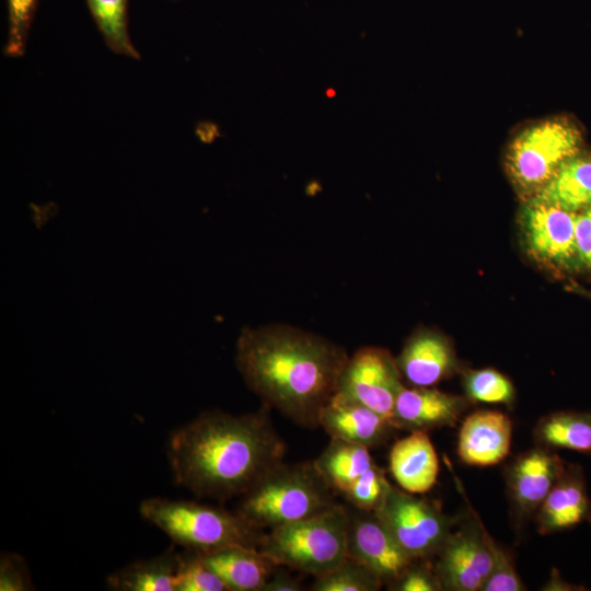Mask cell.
Masks as SVG:
<instances>
[{
    "mask_svg": "<svg viewBox=\"0 0 591 591\" xmlns=\"http://www.w3.org/2000/svg\"><path fill=\"white\" fill-rule=\"evenodd\" d=\"M391 486L384 470L374 464L343 497L356 509L374 512Z\"/></svg>",
    "mask_w": 591,
    "mask_h": 591,
    "instance_id": "28",
    "label": "cell"
},
{
    "mask_svg": "<svg viewBox=\"0 0 591 591\" xmlns=\"http://www.w3.org/2000/svg\"><path fill=\"white\" fill-rule=\"evenodd\" d=\"M176 591H228L198 553H179Z\"/></svg>",
    "mask_w": 591,
    "mask_h": 591,
    "instance_id": "27",
    "label": "cell"
},
{
    "mask_svg": "<svg viewBox=\"0 0 591 591\" xmlns=\"http://www.w3.org/2000/svg\"><path fill=\"white\" fill-rule=\"evenodd\" d=\"M530 199L572 212L590 208L591 154L578 152L569 158L548 183Z\"/></svg>",
    "mask_w": 591,
    "mask_h": 591,
    "instance_id": "20",
    "label": "cell"
},
{
    "mask_svg": "<svg viewBox=\"0 0 591 591\" xmlns=\"http://www.w3.org/2000/svg\"><path fill=\"white\" fill-rule=\"evenodd\" d=\"M512 421L498 410L483 409L467 415L459 430L456 452L470 466H493L510 453Z\"/></svg>",
    "mask_w": 591,
    "mask_h": 591,
    "instance_id": "15",
    "label": "cell"
},
{
    "mask_svg": "<svg viewBox=\"0 0 591 591\" xmlns=\"http://www.w3.org/2000/svg\"><path fill=\"white\" fill-rule=\"evenodd\" d=\"M382 580L360 563L346 557L332 570L315 577L312 591H376Z\"/></svg>",
    "mask_w": 591,
    "mask_h": 591,
    "instance_id": "25",
    "label": "cell"
},
{
    "mask_svg": "<svg viewBox=\"0 0 591 591\" xmlns=\"http://www.w3.org/2000/svg\"><path fill=\"white\" fill-rule=\"evenodd\" d=\"M390 472L401 487L410 494H425L437 483L439 460L427 431L415 430L391 448Z\"/></svg>",
    "mask_w": 591,
    "mask_h": 591,
    "instance_id": "18",
    "label": "cell"
},
{
    "mask_svg": "<svg viewBox=\"0 0 591 591\" xmlns=\"http://www.w3.org/2000/svg\"><path fill=\"white\" fill-rule=\"evenodd\" d=\"M576 242L580 267L591 271V207L577 213Z\"/></svg>",
    "mask_w": 591,
    "mask_h": 591,
    "instance_id": "32",
    "label": "cell"
},
{
    "mask_svg": "<svg viewBox=\"0 0 591 591\" xmlns=\"http://www.w3.org/2000/svg\"><path fill=\"white\" fill-rule=\"evenodd\" d=\"M374 512L414 559H432L460 519L445 514L436 501L394 486Z\"/></svg>",
    "mask_w": 591,
    "mask_h": 591,
    "instance_id": "8",
    "label": "cell"
},
{
    "mask_svg": "<svg viewBox=\"0 0 591 591\" xmlns=\"http://www.w3.org/2000/svg\"><path fill=\"white\" fill-rule=\"evenodd\" d=\"M543 589L544 590H577L578 588L577 586H572L564 581L560 578L559 573L553 570L549 581Z\"/></svg>",
    "mask_w": 591,
    "mask_h": 591,
    "instance_id": "34",
    "label": "cell"
},
{
    "mask_svg": "<svg viewBox=\"0 0 591 591\" xmlns=\"http://www.w3.org/2000/svg\"><path fill=\"white\" fill-rule=\"evenodd\" d=\"M396 362L412 386L430 387L459 371L450 340L430 328L416 329L406 340Z\"/></svg>",
    "mask_w": 591,
    "mask_h": 591,
    "instance_id": "13",
    "label": "cell"
},
{
    "mask_svg": "<svg viewBox=\"0 0 591 591\" xmlns=\"http://www.w3.org/2000/svg\"><path fill=\"white\" fill-rule=\"evenodd\" d=\"M178 563L179 553L172 546L113 572L106 579L107 587L115 591H176Z\"/></svg>",
    "mask_w": 591,
    "mask_h": 591,
    "instance_id": "21",
    "label": "cell"
},
{
    "mask_svg": "<svg viewBox=\"0 0 591 591\" xmlns=\"http://www.w3.org/2000/svg\"><path fill=\"white\" fill-rule=\"evenodd\" d=\"M268 408L240 416L207 410L175 429L166 444L174 483L221 501L246 493L286 453Z\"/></svg>",
    "mask_w": 591,
    "mask_h": 591,
    "instance_id": "2",
    "label": "cell"
},
{
    "mask_svg": "<svg viewBox=\"0 0 591 591\" xmlns=\"http://www.w3.org/2000/svg\"><path fill=\"white\" fill-rule=\"evenodd\" d=\"M139 512L174 544L198 554L229 546L258 549L264 535L236 512L194 501L152 497L141 501Z\"/></svg>",
    "mask_w": 591,
    "mask_h": 591,
    "instance_id": "4",
    "label": "cell"
},
{
    "mask_svg": "<svg viewBox=\"0 0 591 591\" xmlns=\"http://www.w3.org/2000/svg\"><path fill=\"white\" fill-rule=\"evenodd\" d=\"M321 426L332 438L375 448L396 428L381 414L336 392L318 415Z\"/></svg>",
    "mask_w": 591,
    "mask_h": 591,
    "instance_id": "17",
    "label": "cell"
},
{
    "mask_svg": "<svg viewBox=\"0 0 591 591\" xmlns=\"http://www.w3.org/2000/svg\"><path fill=\"white\" fill-rule=\"evenodd\" d=\"M455 484L467 506L441 547L432 558V567L441 590L479 591L493 571V557L486 542V529L471 506L461 480L451 470Z\"/></svg>",
    "mask_w": 591,
    "mask_h": 591,
    "instance_id": "7",
    "label": "cell"
},
{
    "mask_svg": "<svg viewBox=\"0 0 591 591\" xmlns=\"http://www.w3.org/2000/svg\"><path fill=\"white\" fill-rule=\"evenodd\" d=\"M470 403L466 396L445 393L433 386H404L395 402L392 424L396 429L409 431L453 427Z\"/></svg>",
    "mask_w": 591,
    "mask_h": 591,
    "instance_id": "16",
    "label": "cell"
},
{
    "mask_svg": "<svg viewBox=\"0 0 591 591\" xmlns=\"http://www.w3.org/2000/svg\"><path fill=\"white\" fill-rule=\"evenodd\" d=\"M534 520L542 535L591 522V499L580 465L564 462L555 485L538 508Z\"/></svg>",
    "mask_w": 591,
    "mask_h": 591,
    "instance_id": "14",
    "label": "cell"
},
{
    "mask_svg": "<svg viewBox=\"0 0 591 591\" xmlns=\"http://www.w3.org/2000/svg\"><path fill=\"white\" fill-rule=\"evenodd\" d=\"M128 0H86L91 14L107 45L119 55L139 58L127 25Z\"/></svg>",
    "mask_w": 591,
    "mask_h": 591,
    "instance_id": "24",
    "label": "cell"
},
{
    "mask_svg": "<svg viewBox=\"0 0 591 591\" xmlns=\"http://www.w3.org/2000/svg\"><path fill=\"white\" fill-rule=\"evenodd\" d=\"M581 132L564 118L535 123L508 148L506 165L517 190L528 199L541 190L561 164L579 152Z\"/></svg>",
    "mask_w": 591,
    "mask_h": 591,
    "instance_id": "6",
    "label": "cell"
},
{
    "mask_svg": "<svg viewBox=\"0 0 591 591\" xmlns=\"http://www.w3.org/2000/svg\"><path fill=\"white\" fill-rule=\"evenodd\" d=\"M313 463L335 494L341 497L376 464L369 448L334 438Z\"/></svg>",
    "mask_w": 591,
    "mask_h": 591,
    "instance_id": "22",
    "label": "cell"
},
{
    "mask_svg": "<svg viewBox=\"0 0 591 591\" xmlns=\"http://www.w3.org/2000/svg\"><path fill=\"white\" fill-rule=\"evenodd\" d=\"M537 447L571 450L591 456V413L559 410L542 417L533 429Z\"/></svg>",
    "mask_w": 591,
    "mask_h": 591,
    "instance_id": "23",
    "label": "cell"
},
{
    "mask_svg": "<svg viewBox=\"0 0 591 591\" xmlns=\"http://www.w3.org/2000/svg\"><path fill=\"white\" fill-rule=\"evenodd\" d=\"M348 508L329 510L264 533L258 551L278 567L314 577L338 566L347 557Z\"/></svg>",
    "mask_w": 591,
    "mask_h": 591,
    "instance_id": "5",
    "label": "cell"
},
{
    "mask_svg": "<svg viewBox=\"0 0 591 591\" xmlns=\"http://www.w3.org/2000/svg\"><path fill=\"white\" fill-rule=\"evenodd\" d=\"M36 0H8L9 35L4 53L9 57L24 54Z\"/></svg>",
    "mask_w": 591,
    "mask_h": 591,
    "instance_id": "29",
    "label": "cell"
},
{
    "mask_svg": "<svg viewBox=\"0 0 591 591\" xmlns=\"http://www.w3.org/2000/svg\"><path fill=\"white\" fill-rule=\"evenodd\" d=\"M463 387L468 401L475 403L510 405L515 397L512 382L491 368L466 371Z\"/></svg>",
    "mask_w": 591,
    "mask_h": 591,
    "instance_id": "26",
    "label": "cell"
},
{
    "mask_svg": "<svg viewBox=\"0 0 591 591\" xmlns=\"http://www.w3.org/2000/svg\"><path fill=\"white\" fill-rule=\"evenodd\" d=\"M577 213L526 200L520 213V230L528 254L552 270L570 271L580 267L576 242Z\"/></svg>",
    "mask_w": 591,
    "mask_h": 591,
    "instance_id": "9",
    "label": "cell"
},
{
    "mask_svg": "<svg viewBox=\"0 0 591 591\" xmlns=\"http://www.w3.org/2000/svg\"><path fill=\"white\" fill-rule=\"evenodd\" d=\"M335 505V491L313 462H280L241 496L235 512L263 530L317 515Z\"/></svg>",
    "mask_w": 591,
    "mask_h": 591,
    "instance_id": "3",
    "label": "cell"
},
{
    "mask_svg": "<svg viewBox=\"0 0 591 591\" xmlns=\"http://www.w3.org/2000/svg\"><path fill=\"white\" fill-rule=\"evenodd\" d=\"M302 589V584L289 573L274 570L262 591H300Z\"/></svg>",
    "mask_w": 591,
    "mask_h": 591,
    "instance_id": "33",
    "label": "cell"
},
{
    "mask_svg": "<svg viewBox=\"0 0 591 591\" xmlns=\"http://www.w3.org/2000/svg\"><path fill=\"white\" fill-rule=\"evenodd\" d=\"M347 557L360 563L390 587L417 559L394 540L373 511L348 509Z\"/></svg>",
    "mask_w": 591,
    "mask_h": 591,
    "instance_id": "12",
    "label": "cell"
},
{
    "mask_svg": "<svg viewBox=\"0 0 591 591\" xmlns=\"http://www.w3.org/2000/svg\"><path fill=\"white\" fill-rule=\"evenodd\" d=\"M348 358L334 341L282 323L244 327L236 340L235 363L247 387L306 427L318 426Z\"/></svg>",
    "mask_w": 591,
    "mask_h": 591,
    "instance_id": "1",
    "label": "cell"
},
{
    "mask_svg": "<svg viewBox=\"0 0 591 591\" xmlns=\"http://www.w3.org/2000/svg\"><path fill=\"white\" fill-rule=\"evenodd\" d=\"M389 589L394 591H440L441 587L431 559H417Z\"/></svg>",
    "mask_w": 591,
    "mask_h": 591,
    "instance_id": "30",
    "label": "cell"
},
{
    "mask_svg": "<svg viewBox=\"0 0 591 591\" xmlns=\"http://www.w3.org/2000/svg\"><path fill=\"white\" fill-rule=\"evenodd\" d=\"M564 462L555 451L536 445L515 456L506 466L507 495L517 529L535 517L555 485Z\"/></svg>",
    "mask_w": 591,
    "mask_h": 591,
    "instance_id": "11",
    "label": "cell"
},
{
    "mask_svg": "<svg viewBox=\"0 0 591 591\" xmlns=\"http://www.w3.org/2000/svg\"><path fill=\"white\" fill-rule=\"evenodd\" d=\"M402 380L396 358L387 349L366 346L349 356L336 392L366 405L392 422L396 398L405 386Z\"/></svg>",
    "mask_w": 591,
    "mask_h": 591,
    "instance_id": "10",
    "label": "cell"
},
{
    "mask_svg": "<svg viewBox=\"0 0 591 591\" xmlns=\"http://www.w3.org/2000/svg\"><path fill=\"white\" fill-rule=\"evenodd\" d=\"M228 591H262L277 565L257 548L229 546L200 554Z\"/></svg>",
    "mask_w": 591,
    "mask_h": 591,
    "instance_id": "19",
    "label": "cell"
},
{
    "mask_svg": "<svg viewBox=\"0 0 591 591\" xmlns=\"http://www.w3.org/2000/svg\"><path fill=\"white\" fill-rule=\"evenodd\" d=\"M0 590H34L27 566L23 558L14 553H2L0 557Z\"/></svg>",
    "mask_w": 591,
    "mask_h": 591,
    "instance_id": "31",
    "label": "cell"
}]
</instances>
